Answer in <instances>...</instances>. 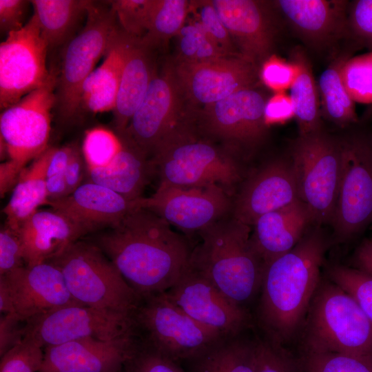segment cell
Segmentation results:
<instances>
[{
  "instance_id": "f907efd6",
  "label": "cell",
  "mask_w": 372,
  "mask_h": 372,
  "mask_svg": "<svg viewBox=\"0 0 372 372\" xmlns=\"http://www.w3.org/2000/svg\"><path fill=\"white\" fill-rule=\"evenodd\" d=\"M25 321L14 314H1L0 320V355L19 343L24 337Z\"/></svg>"
},
{
  "instance_id": "f35d334b",
  "label": "cell",
  "mask_w": 372,
  "mask_h": 372,
  "mask_svg": "<svg viewBox=\"0 0 372 372\" xmlns=\"http://www.w3.org/2000/svg\"><path fill=\"white\" fill-rule=\"evenodd\" d=\"M342 78L355 103H372V52L349 58L342 66Z\"/></svg>"
},
{
  "instance_id": "f6af8a7d",
  "label": "cell",
  "mask_w": 372,
  "mask_h": 372,
  "mask_svg": "<svg viewBox=\"0 0 372 372\" xmlns=\"http://www.w3.org/2000/svg\"><path fill=\"white\" fill-rule=\"evenodd\" d=\"M347 39L353 43L354 47L372 52V0L349 2Z\"/></svg>"
},
{
  "instance_id": "7a4b0ae2",
  "label": "cell",
  "mask_w": 372,
  "mask_h": 372,
  "mask_svg": "<svg viewBox=\"0 0 372 372\" xmlns=\"http://www.w3.org/2000/svg\"><path fill=\"white\" fill-rule=\"evenodd\" d=\"M327 246L316 226L292 249L264 265L258 318L271 342L291 338L302 324L320 283Z\"/></svg>"
},
{
  "instance_id": "6da1fadb",
  "label": "cell",
  "mask_w": 372,
  "mask_h": 372,
  "mask_svg": "<svg viewBox=\"0 0 372 372\" xmlns=\"http://www.w3.org/2000/svg\"><path fill=\"white\" fill-rule=\"evenodd\" d=\"M89 241L106 255L140 297L169 289L189 268L193 251L184 235L142 208Z\"/></svg>"
},
{
  "instance_id": "52a82bcc",
  "label": "cell",
  "mask_w": 372,
  "mask_h": 372,
  "mask_svg": "<svg viewBox=\"0 0 372 372\" xmlns=\"http://www.w3.org/2000/svg\"><path fill=\"white\" fill-rule=\"evenodd\" d=\"M132 320L138 339L177 362L198 357L225 338L189 317L165 292L141 297Z\"/></svg>"
},
{
  "instance_id": "5b68a950",
  "label": "cell",
  "mask_w": 372,
  "mask_h": 372,
  "mask_svg": "<svg viewBox=\"0 0 372 372\" xmlns=\"http://www.w3.org/2000/svg\"><path fill=\"white\" fill-rule=\"evenodd\" d=\"M61 271L67 288L79 303L132 313L141 297L95 245L79 240L49 260Z\"/></svg>"
},
{
  "instance_id": "3957f363",
  "label": "cell",
  "mask_w": 372,
  "mask_h": 372,
  "mask_svg": "<svg viewBox=\"0 0 372 372\" xmlns=\"http://www.w3.org/2000/svg\"><path fill=\"white\" fill-rule=\"evenodd\" d=\"M251 227L231 214L198 234L190 265L245 307L260 291L264 263L252 247Z\"/></svg>"
},
{
  "instance_id": "277c9868",
  "label": "cell",
  "mask_w": 372,
  "mask_h": 372,
  "mask_svg": "<svg viewBox=\"0 0 372 372\" xmlns=\"http://www.w3.org/2000/svg\"><path fill=\"white\" fill-rule=\"evenodd\" d=\"M152 161L160 185L182 188L218 185L231 196L242 177L238 156L203 135L188 119L158 145Z\"/></svg>"
},
{
  "instance_id": "83f0119b",
  "label": "cell",
  "mask_w": 372,
  "mask_h": 372,
  "mask_svg": "<svg viewBox=\"0 0 372 372\" xmlns=\"http://www.w3.org/2000/svg\"><path fill=\"white\" fill-rule=\"evenodd\" d=\"M154 49L133 37L123 65L113 110L116 133L123 134L144 98L156 71Z\"/></svg>"
},
{
  "instance_id": "ab89813d",
  "label": "cell",
  "mask_w": 372,
  "mask_h": 372,
  "mask_svg": "<svg viewBox=\"0 0 372 372\" xmlns=\"http://www.w3.org/2000/svg\"><path fill=\"white\" fill-rule=\"evenodd\" d=\"M329 275L332 282L356 300L372 322V276L342 265L331 267Z\"/></svg>"
},
{
  "instance_id": "7402d4cb",
  "label": "cell",
  "mask_w": 372,
  "mask_h": 372,
  "mask_svg": "<svg viewBox=\"0 0 372 372\" xmlns=\"http://www.w3.org/2000/svg\"><path fill=\"white\" fill-rule=\"evenodd\" d=\"M136 339L133 331L110 340L84 338L45 347L39 372H121Z\"/></svg>"
},
{
  "instance_id": "680465c9",
  "label": "cell",
  "mask_w": 372,
  "mask_h": 372,
  "mask_svg": "<svg viewBox=\"0 0 372 372\" xmlns=\"http://www.w3.org/2000/svg\"><path fill=\"white\" fill-rule=\"evenodd\" d=\"M121 372H123V371Z\"/></svg>"
},
{
  "instance_id": "30bf717a",
  "label": "cell",
  "mask_w": 372,
  "mask_h": 372,
  "mask_svg": "<svg viewBox=\"0 0 372 372\" xmlns=\"http://www.w3.org/2000/svg\"><path fill=\"white\" fill-rule=\"evenodd\" d=\"M341 137V169L331 226L347 241L372 223V133L359 123Z\"/></svg>"
},
{
  "instance_id": "d6986e66",
  "label": "cell",
  "mask_w": 372,
  "mask_h": 372,
  "mask_svg": "<svg viewBox=\"0 0 372 372\" xmlns=\"http://www.w3.org/2000/svg\"><path fill=\"white\" fill-rule=\"evenodd\" d=\"M186 314L225 338L238 335L247 327L249 314L191 265L165 291Z\"/></svg>"
},
{
  "instance_id": "f5cc1de1",
  "label": "cell",
  "mask_w": 372,
  "mask_h": 372,
  "mask_svg": "<svg viewBox=\"0 0 372 372\" xmlns=\"http://www.w3.org/2000/svg\"><path fill=\"white\" fill-rule=\"evenodd\" d=\"M85 164L82 153L77 147L74 146L71 158L64 174L68 196L81 185Z\"/></svg>"
},
{
  "instance_id": "836d02e7",
  "label": "cell",
  "mask_w": 372,
  "mask_h": 372,
  "mask_svg": "<svg viewBox=\"0 0 372 372\" xmlns=\"http://www.w3.org/2000/svg\"><path fill=\"white\" fill-rule=\"evenodd\" d=\"M188 362L192 372H256L254 341L225 338Z\"/></svg>"
},
{
  "instance_id": "44dd1931",
  "label": "cell",
  "mask_w": 372,
  "mask_h": 372,
  "mask_svg": "<svg viewBox=\"0 0 372 372\" xmlns=\"http://www.w3.org/2000/svg\"><path fill=\"white\" fill-rule=\"evenodd\" d=\"M298 199L291 160L275 158L262 165L244 181L233 198L231 215L251 227L260 216Z\"/></svg>"
},
{
  "instance_id": "ac0fdd59",
  "label": "cell",
  "mask_w": 372,
  "mask_h": 372,
  "mask_svg": "<svg viewBox=\"0 0 372 372\" xmlns=\"http://www.w3.org/2000/svg\"><path fill=\"white\" fill-rule=\"evenodd\" d=\"M187 111L257 86L260 68L241 55H226L197 63H173Z\"/></svg>"
},
{
  "instance_id": "603a6c76",
  "label": "cell",
  "mask_w": 372,
  "mask_h": 372,
  "mask_svg": "<svg viewBox=\"0 0 372 372\" xmlns=\"http://www.w3.org/2000/svg\"><path fill=\"white\" fill-rule=\"evenodd\" d=\"M349 1L278 0L273 3L298 38L321 51L347 39Z\"/></svg>"
},
{
  "instance_id": "9a60e30c",
  "label": "cell",
  "mask_w": 372,
  "mask_h": 372,
  "mask_svg": "<svg viewBox=\"0 0 372 372\" xmlns=\"http://www.w3.org/2000/svg\"><path fill=\"white\" fill-rule=\"evenodd\" d=\"M233 198L222 187L182 188L158 185L149 197L136 200V208L155 214L186 234L198 232L229 216Z\"/></svg>"
},
{
  "instance_id": "1f68e13d",
  "label": "cell",
  "mask_w": 372,
  "mask_h": 372,
  "mask_svg": "<svg viewBox=\"0 0 372 372\" xmlns=\"http://www.w3.org/2000/svg\"><path fill=\"white\" fill-rule=\"evenodd\" d=\"M289 61L294 65L296 76L290 87V99L293 107L299 135L322 130V114L318 83L311 63L300 48H294Z\"/></svg>"
},
{
  "instance_id": "d6a6232c",
  "label": "cell",
  "mask_w": 372,
  "mask_h": 372,
  "mask_svg": "<svg viewBox=\"0 0 372 372\" xmlns=\"http://www.w3.org/2000/svg\"><path fill=\"white\" fill-rule=\"evenodd\" d=\"M352 53L347 51L336 56L322 72L318 82L322 117L342 128L360 123L355 102L342 78V66Z\"/></svg>"
},
{
  "instance_id": "ffe728a7",
  "label": "cell",
  "mask_w": 372,
  "mask_h": 372,
  "mask_svg": "<svg viewBox=\"0 0 372 372\" xmlns=\"http://www.w3.org/2000/svg\"><path fill=\"white\" fill-rule=\"evenodd\" d=\"M238 52L259 68L273 54L278 28L273 1L211 0Z\"/></svg>"
},
{
  "instance_id": "7c38bea8",
  "label": "cell",
  "mask_w": 372,
  "mask_h": 372,
  "mask_svg": "<svg viewBox=\"0 0 372 372\" xmlns=\"http://www.w3.org/2000/svg\"><path fill=\"white\" fill-rule=\"evenodd\" d=\"M48 45L34 14L0 44V108L3 110L29 93L56 83L46 64Z\"/></svg>"
},
{
  "instance_id": "8fae6325",
  "label": "cell",
  "mask_w": 372,
  "mask_h": 372,
  "mask_svg": "<svg viewBox=\"0 0 372 372\" xmlns=\"http://www.w3.org/2000/svg\"><path fill=\"white\" fill-rule=\"evenodd\" d=\"M267 94L257 86L239 90L218 101L188 112L203 135L220 141L236 156L256 148L265 139Z\"/></svg>"
},
{
  "instance_id": "e575fe53",
  "label": "cell",
  "mask_w": 372,
  "mask_h": 372,
  "mask_svg": "<svg viewBox=\"0 0 372 372\" xmlns=\"http://www.w3.org/2000/svg\"><path fill=\"white\" fill-rule=\"evenodd\" d=\"M190 12V1L153 0L149 24L142 41L152 49L176 37Z\"/></svg>"
},
{
  "instance_id": "60d3db41",
  "label": "cell",
  "mask_w": 372,
  "mask_h": 372,
  "mask_svg": "<svg viewBox=\"0 0 372 372\" xmlns=\"http://www.w3.org/2000/svg\"><path fill=\"white\" fill-rule=\"evenodd\" d=\"M107 3L114 11L121 29L141 39L147 32L153 0H114Z\"/></svg>"
},
{
  "instance_id": "8d00e7d4",
  "label": "cell",
  "mask_w": 372,
  "mask_h": 372,
  "mask_svg": "<svg viewBox=\"0 0 372 372\" xmlns=\"http://www.w3.org/2000/svg\"><path fill=\"white\" fill-rule=\"evenodd\" d=\"M122 147L118 135L104 127H94L85 132L82 154L87 169L107 166Z\"/></svg>"
},
{
  "instance_id": "bcb514c9",
  "label": "cell",
  "mask_w": 372,
  "mask_h": 372,
  "mask_svg": "<svg viewBox=\"0 0 372 372\" xmlns=\"http://www.w3.org/2000/svg\"><path fill=\"white\" fill-rule=\"evenodd\" d=\"M295 76L294 65L274 54L262 63L259 70L260 80L275 93L290 88Z\"/></svg>"
},
{
  "instance_id": "4316f807",
  "label": "cell",
  "mask_w": 372,
  "mask_h": 372,
  "mask_svg": "<svg viewBox=\"0 0 372 372\" xmlns=\"http://www.w3.org/2000/svg\"><path fill=\"white\" fill-rule=\"evenodd\" d=\"M122 147L110 165L87 169L90 181L107 187L130 200L141 194L155 172L152 158L125 134L118 135Z\"/></svg>"
},
{
  "instance_id": "4dcf8cb0",
  "label": "cell",
  "mask_w": 372,
  "mask_h": 372,
  "mask_svg": "<svg viewBox=\"0 0 372 372\" xmlns=\"http://www.w3.org/2000/svg\"><path fill=\"white\" fill-rule=\"evenodd\" d=\"M88 0H32L41 34L52 49L65 45L78 32L79 23L87 17L92 3Z\"/></svg>"
},
{
  "instance_id": "74e56055",
  "label": "cell",
  "mask_w": 372,
  "mask_h": 372,
  "mask_svg": "<svg viewBox=\"0 0 372 372\" xmlns=\"http://www.w3.org/2000/svg\"><path fill=\"white\" fill-rule=\"evenodd\" d=\"M302 369L303 372H372V358L306 350Z\"/></svg>"
},
{
  "instance_id": "6f0895ef",
  "label": "cell",
  "mask_w": 372,
  "mask_h": 372,
  "mask_svg": "<svg viewBox=\"0 0 372 372\" xmlns=\"http://www.w3.org/2000/svg\"><path fill=\"white\" fill-rule=\"evenodd\" d=\"M371 133H372V131H371Z\"/></svg>"
},
{
  "instance_id": "2e32d148",
  "label": "cell",
  "mask_w": 372,
  "mask_h": 372,
  "mask_svg": "<svg viewBox=\"0 0 372 372\" xmlns=\"http://www.w3.org/2000/svg\"><path fill=\"white\" fill-rule=\"evenodd\" d=\"M73 304H81L71 296L59 269L50 262L0 276V311L23 321Z\"/></svg>"
},
{
  "instance_id": "816d5d0a",
  "label": "cell",
  "mask_w": 372,
  "mask_h": 372,
  "mask_svg": "<svg viewBox=\"0 0 372 372\" xmlns=\"http://www.w3.org/2000/svg\"><path fill=\"white\" fill-rule=\"evenodd\" d=\"M293 117L294 112L289 96L284 92H277L269 97L265 107V120L268 127L285 122Z\"/></svg>"
},
{
  "instance_id": "b9f144b4",
  "label": "cell",
  "mask_w": 372,
  "mask_h": 372,
  "mask_svg": "<svg viewBox=\"0 0 372 372\" xmlns=\"http://www.w3.org/2000/svg\"><path fill=\"white\" fill-rule=\"evenodd\" d=\"M190 12L225 54H240L211 0L191 1Z\"/></svg>"
},
{
  "instance_id": "5bb4252c",
  "label": "cell",
  "mask_w": 372,
  "mask_h": 372,
  "mask_svg": "<svg viewBox=\"0 0 372 372\" xmlns=\"http://www.w3.org/2000/svg\"><path fill=\"white\" fill-rule=\"evenodd\" d=\"M133 331L132 313L73 304L26 320L24 337L44 348L84 338L110 340Z\"/></svg>"
},
{
  "instance_id": "4fadbf2b",
  "label": "cell",
  "mask_w": 372,
  "mask_h": 372,
  "mask_svg": "<svg viewBox=\"0 0 372 372\" xmlns=\"http://www.w3.org/2000/svg\"><path fill=\"white\" fill-rule=\"evenodd\" d=\"M55 87L56 83L34 90L1 111V146L20 171L48 148Z\"/></svg>"
},
{
  "instance_id": "8992f818",
  "label": "cell",
  "mask_w": 372,
  "mask_h": 372,
  "mask_svg": "<svg viewBox=\"0 0 372 372\" xmlns=\"http://www.w3.org/2000/svg\"><path fill=\"white\" fill-rule=\"evenodd\" d=\"M308 312L307 351L372 358V322L338 285L320 283Z\"/></svg>"
},
{
  "instance_id": "c3c4849f",
  "label": "cell",
  "mask_w": 372,
  "mask_h": 372,
  "mask_svg": "<svg viewBox=\"0 0 372 372\" xmlns=\"http://www.w3.org/2000/svg\"><path fill=\"white\" fill-rule=\"evenodd\" d=\"M25 266L18 233L7 225L0 231V276Z\"/></svg>"
},
{
  "instance_id": "ee69618b",
  "label": "cell",
  "mask_w": 372,
  "mask_h": 372,
  "mask_svg": "<svg viewBox=\"0 0 372 372\" xmlns=\"http://www.w3.org/2000/svg\"><path fill=\"white\" fill-rule=\"evenodd\" d=\"M43 356V348L32 338L24 337L1 356L0 372H39Z\"/></svg>"
},
{
  "instance_id": "9f6ffc18",
  "label": "cell",
  "mask_w": 372,
  "mask_h": 372,
  "mask_svg": "<svg viewBox=\"0 0 372 372\" xmlns=\"http://www.w3.org/2000/svg\"><path fill=\"white\" fill-rule=\"evenodd\" d=\"M46 189L48 202L67 196L68 190L64 174L46 177Z\"/></svg>"
},
{
  "instance_id": "11a10c76",
  "label": "cell",
  "mask_w": 372,
  "mask_h": 372,
  "mask_svg": "<svg viewBox=\"0 0 372 372\" xmlns=\"http://www.w3.org/2000/svg\"><path fill=\"white\" fill-rule=\"evenodd\" d=\"M356 269L372 276V238L364 239L353 255Z\"/></svg>"
},
{
  "instance_id": "f546056e",
  "label": "cell",
  "mask_w": 372,
  "mask_h": 372,
  "mask_svg": "<svg viewBox=\"0 0 372 372\" xmlns=\"http://www.w3.org/2000/svg\"><path fill=\"white\" fill-rule=\"evenodd\" d=\"M52 148L48 147L21 171L9 201L3 209L6 225L17 232L40 206L48 203L46 174Z\"/></svg>"
},
{
  "instance_id": "9c48e42d",
  "label": "cell",
  "mask_w": 372,
  "mask_h": 372,
  "mask_svg": "<svg viewBox=\"0 0 372 372\" xmlns=\"http://www.w3.org/2000/svg\"><path fill=\"white\" fill-rule=\"evenodd\" d=\"M116 21L110 6L107 8L93 1L85 25L64 45L55 87V107L63 120L70 121L81 112L83 85L117 34Z\"/></svg>"
},
{
  "instance_id": "7dc6e473",
  "label": "cell",
  "mask_w": 372,
  "mask_h": 372,
  "mask_svg": "<svg viewBox=\"0 0 372 372\" xmlns=\"http://www.w3.org/2000/svg\"><path fill=\"white\" fill-rule=\"evenodd\" d=\"M254 354L256 372H298L292 360L269 340H254Z\"/></svg>"
},
{
  "instance_id": "ba28073f",
  "label": "cell",
  "mask_w": 372,
  "mask_h": 372,
  "mask_svg": "<svg viewBox=\"0 0 372 372\" xmlns=\"http://www.w3.org/2000/svg\"><path fill=\"white\" fill-rule=\"evenodd\" d=\"M340 137L323 130L299 135L291 150L299 199L307 207L312 224L331 225L341 169Z\"/></svg>"
},
{
  "instance_id": "d590c367",
  "label": "cell",
  "mask_w": 372,
  "mask_h": 372,
  "mask_svg": "<svg viewBox=\"0 0 372 372\" xmlns=\"http://www.w3.org/2000/svg\"><path fill=\"white\" fill-rule=\"evenodd\" d=\"M175 63H197L210 60L217 54V47L194 18L185 22L178 34Z\"/></svg>"
},
{
  "instance_id": "f1b7e54d",
  "label": "cell",
  "mask_w": 372,
  "mask_h": 372,
  "mask_svg": "<svg viewBox=\"0 0 372 372\" xmlns=\"http://www.w3.org/2000/svg\"><path fill=\"white\" fill-rule=\"evenodd\" d=\"M132 39L119 28L102 63L83 85L81 110L92 113L114 110L123 65Z\"/></svg>"
},
{
  "instance_id": "681fc988",
  "label": "cell",
  "mask_w": 372,
  "mask_h": 372,
  "mask_svg": "<svg viewBox=\"0 0 372 372\" xmlns=\"http://www.w3.org/2000/svg\"><path fill=\"white\" fill-rule=\"evenodd\" d=\"M30 1L0 0V30L9 33L21 29L24 23L28 4Z\"/></svg>"
},
{
  "instance_id": "cb8c5ba5",
  "label": "cell",
  "mask_w": 372,
  "mask_h": 372,
  "mask_svg": "<svg viewBox=\"0 0 372 372\" xmlns=\"http://www.w3.org/2000/svg\"><path fill=\"white\" fill-rule=\"evenodd\" d=\"M46 205L80 226L86 233H96L118 223L136 209L130 200L114 191L89 181L70 195L50 200Z\"/></svg>"
},
{
  "instance_id": "d4e9b609",
  "label": "cell",
  "mask_w": 372,
  "mask_h": 372,
  "mask_svg": "<svg viewBox=\"0 0 372 372\" xmlns=\"http://www.w3.org/2000/svg\"><path fill=\"white\" fill-rule=\"evenodd\" d=\"M25 266L48 261L86 234L77 224L52 209L38 210L17 231Z\"/></svg>"
},
{
  "instance_id": "db71d44e",
  "label": "cell",
  "mask_w": 372,
  "mask_h": 372,
  "mask_svg": "<svg viewBox=\"0 0 372 372\" xmlns=\"http://www.w3.org/2000/svg\"><path fill=\"white\" fill-rule=\"evenodd\" d=\"M74 146L53 147L50 160L47 169L46 177L65 174L71 158Z\"/></svg>"
},
{
  "instance_id": "7bdbcfd3",
  "label": "cell",
  "mask_w": 372,
  "mask_h": 372,
  "mask_svg": "<svg viewBox=\"0 0 372 372\" xmlns=\"http://www.w3.org/2000/svg\"><path fill=\"white\" fill-rule=\"evenodd\" d=\"M123 372H187L177 362L136 339L133 350L124 364Z\"/></svg>"
},
{
  "instance_id": "e0dca14e",
  "label": "cell",
  "mask_w": 372,
  "mask_h": 372,
  "mask_svg": "<svg viewBox=\"0 0 372 372\" xmlns=\"http://www.w3.org/2000/svg\"><path fill=\"white\" fill-rule=\"evenodd\" d=\"M185 104L173 64L167 63L156 70L123 133L152 158L158 145L187 118Z\"/></svg>"
},
{
  "instance_id": "484cf974",
  "label": "cell",
  "mask_w": 372,
  "mask_h": 372,
  "mask_svg": "<svg viewBox=\"0 0 372 372\" xmlns=\"http://www.w3.org/2000/svg\"><path fill=\"white\" fill-rule=\"evenodd\" d=\"M311 218L300 199L260 216L251 226L250 241L264 265L287 253L300 240Z\"/></svg>"
}]
</instances>
